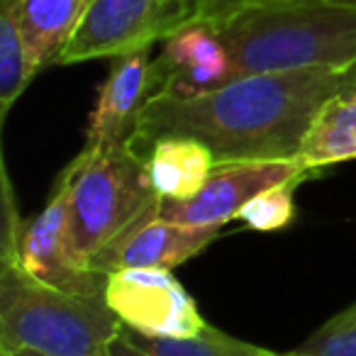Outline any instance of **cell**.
I'll return each mask as SVG.
<instances>
[{
  "label": "cell",
  "instance_id": "25",
  "mask_svg": "<svg viewBox=\"0 0 356 356\" xmlns=\"http://www.w3.org/2000/svg\"><path fill=\"white\" fill-rule=\"evenodd\" d=\"M0 356H6V354H0Z\"/></svg>",
  "mask_w": 356,
  "mask_h": 356
},
{
  "label": "cell",
  "instance_id": "17",
  "mask_svg": "<svg viewBox=\"0 0 356 356\" xmlns=\"http://www.w3.org/2000/svg\"><path fill=\"white\" fill-rule=\"evenodd\" d=\"M307 176L291 178L286 184H278L273 188L259 193L247 208L242 210L239 220H244L249 229L257 232H276L286 229L296 220V191Z\"/></svg>",
  "mask_w": 356,
  "mask_h": 356
},
{
  "label": "cell",
  "instance_id": "12",
  "mask_svg": "<svg viewBox=\"0 0 356 356\" xmlns=\"http://www.w3.org/2000/svg\"><path fill=\"white\" fill-rule=\"evenodd\" d=\"M88 6L90 0H17V22L37 74L59 61Z\"/></svg>",
  "mask_w": 356,
  "mask_h": 356
},
{
  "label": "cell",
  "instance_id": "22",
  "mask_svg": "<svg viewBox=\"0 0 356 356\" xmlns=\"http://www.w3.org/2000/svg\"><path fill=\"white\" fill-rule=\"evenodd\" d=\"M259 356H291V354H278V351H268V349H261Z\"/></svg>",
  "mask_w": 356,
  "mask_h": 356
},
{
  "label": "cell",
  "instance_id": "20",
  "mask_svg": "<svg viewBox=\"0 0 356 356\" xmlns=\"http://www.w3.org/2000/svg\"><path fill=\"white\" fill-rule=\"evenodd\" d=\"M113 356H152V354H147L144 349H139V346L129 339V334L122 327V332L118 334V339L113 341Z\"/></svg>",
  "mask_w": 356,
  "mask_h": 356
},
{
  "label": "cell",
  "instance_id": "2",
  "mask_svg": "<svg viewBox=\"0 0 356 356\" xmlns=\"http://www.w3.org/2000/svg\"><path fill=\"white\" fill-rule=\"evenodd\" d=\"M232 59V81L296 69L356 64V8L332 0H276L215 22Z\"/></svg>",
  "mask_w": 356,
  "mask_h": 356
},
{
  "label": "cell",
  "instance_id": "3",
  "mask_svg": "<svg viewBox=\"0 0 356 356\" xmlns=\"http://www.w3.org/2000/svg\"><path fill=\"white\" fill-rule=\"evenodd\" d=\"M122 322L105 296L56 291L17 261H0V351L44 356H113Z\"/></svg>",
  "mask_w": 356,
  "mask_h": 356
},
{
  "label": "cell",
  "instance_id": "8",
  "mask_svg": "<svg viewBox=\"0 0 356 356\" xmlns=\"http://www.w3.org/2000/svg\"><path fill=\"white\" fill-rule=\"evenodd\" d=\"M315 173L300 156L271 159V161H234L218 163L205 186L188 200L159 198L154 213L181 225H218L225 227L239 220L242 210L259 193L286 184L291 178Z\"/></svg>",
  "mask_w": 356,
  "mask_h": 356
},
{
  "label": "cell",
  "instance_id": "21",
  "mask_svg": "<svg viewBox=\"0 0 356 356\" xmlns=\"http://www.w3.org/2000/svg\"><path fill=\"white\" fill-rule=\"evenodd\" d=\"M0 354H6V356H44V354H40V351H35V349H17V351H0Z\"/></svg>",
  "mask_w": 356,
  "mask_h": 356
},
{
  "label": "cell",
  "instance_id": "15",
  "mask_svg": "<svg viewBox=\"0 0 356 356\" xmlns=\"http://www.w3.org/2000/svg\"><path fill=\"white\" fill-rule=\"evenodd\" d=\"M35 76L17 22V0H0V118H8Z\"/></svg>",
  "mask_w": 356,
  "mask_h": 356
},
{
  "label": "cell",
  "instance_id": "11",
  "mask_svg": "<svg viewBox=\"0 0 356 356\" xmlns=\"http://www.w3.org/2000/svg\"><path fill=\"white\" fill-rule=\"evenodd\" d=\"M154 59L149 49H139L113 59L108 79L103 81L88 118L83 149L129 142L144 105L154 95Z\"/></svg>",
  "mask_w": 356,
  "mask_h": 356
},
{
  "label": "cell",
  "instance_id": "6",
  "mask_svg": "<svg viewBox=\"0 0 356 356\" xmlns=\"http://www.w3.org/2000/svg\"><path fill=\"white\" fill-rule=\"evenodd\" d=\"M71 184L74 168L61 171L40 215L25 222L17 249V264L32 278L74 296H105L108 276L98 273L79 254L71 232Z\"/></svg>",
  "mask_w": 356,
  "mask_h": 356
},
{
  "label": "cell",
  "instance_id": "1",
  "mask_svg": "<svg viewBox=\"0 0 356 356\" xmlns=\"http://www.w3.org/2000/svg\"><path fill=\"white\" fill-rule=\"evenodd\" d=\"M354 90L356 64L252 74L191 98L152 95L129 144L144 154L161 137H193L218 163L296 159L317 113Z\"/></svg>",
  "mask_w": 356,
  "mask_h": 356
},
{
  "label": "cell",
  "instance_id": "18",
  "mask_svg": "<svg viewBox=\"0 0 356 356\" xmlns=\"http://www.w3.org/2000/svg\"><path fill=\"white\" fill-rule=\"evenodd\" d=\"M291 356H356V302L337 312Z\"/></svg>",
  "mask_w": 356,
  "mask_h": 356
},
{
  "label": "cell",
  "instance_id": "13",
  "mask_svg": "<svg viewBox=\"0 0 356 356\" xmlns=\"http://www.w3.org/2000/svg\"><path fill=\"white\" fill-rule=\"evenodd\" d=\"M149 176L161 198L188 200L215 171V154L193 137H161L147 149Z\"/></svg>",
  "mask_w": 356,
  "mask_h": 356
},
{
  "label": "cell",
  "instance_id": "23",
  "mask_svg": "<svg viewBox=\"0 0 356 356\" xmlns=\"http://www.w3.org/2000/svg\"><path fill=\"white\" fill-rule=\"evenodd\" d=\"M332 3H341V6H351V8H356V0H332Z\"/></svg>",
  "mask_w": 356,
  "mask_h": 356
},
{
  "label": "cell",
  "instance_id": "14",
  "mask_svg": "<svg viewBox=\"0 0 356 356\" xmlns=\"http://www.w3.org/2000/svg\"><path fill=\"white\" fill-rule=\"evenodd\" d=\"M300 159L312 168H325L332 163L356 159V98L337 95L317 113L310 124Z\"/></svg>",
  "mask_w": 356,
  "mask_h": 356
},
{
  "label": "cell",
  "instance_id": "24",
  "mask_svg": "<svg viewBox=\"0 0 356 356\" xmlns=\"http://www.w3.org/2000/svg\"><path fill=\"white\" fill-rule=\"evenodd\" d=\"M349 95H354V98H356V90H354V93H349Z\"/></svg>",
  "mask_w": 356,
  "mask_h": 356
},
{
  "label": "cell",
  "instance_id": "19",
  "mask_svg": "<svg viewBox=\"0 0 356 356\" xmlns=\"http://www.w3.org/2000/svg\"><path fill=\"white\" fill-rule=\"evenodd\" d=\"M259 3H276V0H193V20L191 22L215 25L222 17L232 15V13L242 10V8L259 6Z\"/></svg>",
  "mask_w": 356,
  "mask_h": 356
},
{
  "label": "cell",
  "instance_id": "16",
  "mask_svg": "<svg viewBox=\"0 0 356 356\" xmlns=\"http://www.w3.org/2000/svg\"><path fill=\"white\" fill-rule=\"evenodd\" d=\"M129 339L152 356H259L261 346L234 339L215 327H205L193 337H142L124 330Z\"/></svg>",
  "mask_w": 356,
  "mask_h": 356
},
{
  "label": "cell",
  "instance_id": "7",
  "mask_svg": "<svg viewBox=\"0 0 356 356\" xmlns=\"http://www.w3.org/2000/svg\"><path fill=\"white\" fill-rule=\"evenodd\" d=\"M105 300L124 330L142 337H193L208 327L191 293L161 268L108 273Z\"/></svg>",
  "mask_w": 356,
  "mask_h": 356
},
{
  "label": "cell",
  "instance_id": "4",
  "mask_svg": "<svg viewBox=\"0 0 356 356\" xmlns=\"http://www.w3.org/2000/svg\"><path fill=\"white\" fill-rule=\"evenodd\" d=\"M71 168V232L79 254L90 264L132 229L161 195L149 176L147 154L129 142L81 149Z\"/></svg>",
  "mask_w": 356,
  "mask_h": 356
},
{
  "label": "cell",
  "instance_id": "9",
  "mask_svg": "<svg viewBox=\"0 0 356 356\" xmlns=\"http://www.w3.org/2000/svg\"><path fill=\"white\" fill-rule=\"evenodd\" d=\"M156 208V205H154ZM154 208L132 229L115 239L108 249L90 261L98 273H115L122 268H161L173 271L188 259L198 257L220 237L218 225H181L163 220Z\"/></svg>",
  "mask_w": 356,
  "mask_h": 356
},
{
  "label": "cell",
  "instance_id": "10",
  "mask_svg": "<svg viewBox=\"0 0 356 356\" xmlns=\"http://www.w3.org/2000/svg\"><path fill=\"white\" fill-rule=\"evenodd\" d=\"M154 95L191 98L232 81V59L208 22H188L161 42L154 59Z\"/></svg>",
  "mask_w": 356,
  "mask_h": 356
},
{
  "label": "cell",
  "instance_id": "5",
  "mask_svg": "<svg viewBox=\"0 0 356 356\" xmlns=\"http://www.w3.org/2000/svg\"><path fill=\"white\" fill-rule=\"evenodd\" d=\"M193 20V0H90L56 66L152 49Z\"/></svg>",
  "mask_w": 356,
  "mask_h": 356
}]
</instances>
